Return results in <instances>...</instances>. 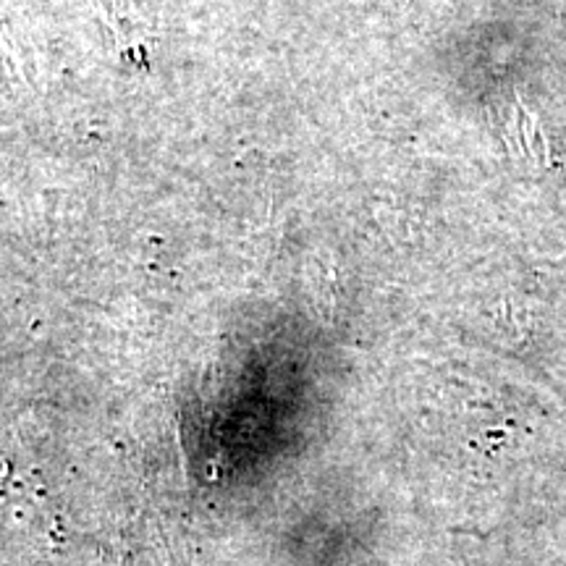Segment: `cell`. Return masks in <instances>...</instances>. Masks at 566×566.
Masks as SVG:
<instances>
[{"instance_id": "6da1fadb", "label": "cell", "mask_w": 566, "mask_h": 566, "mask_svg": "<svg viewBox=\"0 0 566 566\" xmlns=\"http://www.w3.org/2000/svg\"><path fill=\"white\" fill-rule=\"evenodd\" d=\"M506 142L514 158L530 168H543L548 163V139L535 113H530L525 103L512 105L506 122Z\"/></svg>"}]
</instances>
